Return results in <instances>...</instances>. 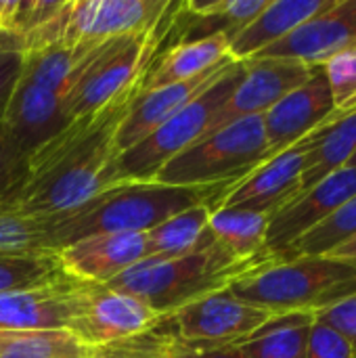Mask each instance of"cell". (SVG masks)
I'll use <instances>...</instances> for the list:
<instances>
[{
  "label": "cell",
  "instance_id": "35",
  "mask_svg": "<svg viewBox=\"0 0 356 358\" xmlns=\"http://www.w3.org/2000/svg\"><path fill=\"white\" fill-rule=\"evenodd\" d=\"M168 358H248L235 342H183L168 338Z\"/></svg>",
  "mask_w": 356,
  "mask_h": 358
},
{
  "label": "cell",
  "instance_id": "25",
  "mask_svg": "<svg viewBox=\"0 0 356 358\" xmlns=\"http://www.w3.org/2000/svg\"><path fill=\"white\" fill-rule=\"evenodd\" d=\"M210 216L212 206L201 203L164 220L162 224L145 233L147 258H174L193 252L208 229Z\"/></svg>",
  "mask_w": 356,
  "mask_h": 358
},
{
  "label": "cell",
  "instance_id": "33",
  "mask_svg": "<svg viewBox=\"0 0 356 358\" xmlns=\"http://www.w3.org/2000/svg\"><path fill=\"white\" fill-rule=\"evenodd\" d=\"M306 358H356V350L336 327L315 315L306 342Z\"/></svg>",
  "mask_w": 356,
  "mask_h": 358
},
{
  "label": "cell",
  "instance_id": "21",
  "mask_svg": "<svg viewBox=\"0 0 356 358\" xmlns=\"http://www.w3.org/2000/svg\"><path fill=\"white\" fill-rule=\"evenodd\" d=\"M227 61H231L227 38H210V40L170 46L168 50L155 55V59L147 69L141 90L145 92L153 88L180 84L187 80H195L220 67Z\"/></svg>",
  "mask_w": 356,
  "mask_h": 358
},
{
  "label": "cell",
  "instance_id": "6",
  "mask_svg": "<svg viewBox=\"0 0 356 358\" xmlns=\"http://www.w3.org/2000/svg\"><path fill=\"white\" fill-rule=\"evenodd\" d=\"M178 2H172L164 19L141 34L99 44L71 73L63 90V113L67 120L90 115L145 80L147 69L172 25Z\"/></svg>",
  "mask_w": 356,
  "mask_h": 358
},
{
  "label": "cell",
  "instance_id": "28",
  "mask_svg": "<svg viewBox=\"0 0 356 358\" xmlns=\"http://www.w3.org/2000/svg\"><path fill=\"white\" fill-rule=\"evenodd\" d=\"M84 350L86 348L67 329L21 331L6 334L0 358H84Z\"/></svg>",
  "mask_w": 356,
  "mask_h": 358
},
{
  "label": "cell",
  "instance_id": "1",
  "mask_svg": "<svg viewBox=\"0 0 356 358\" xmlns=\"http://www.w3.org/2000/svg\"><path fill=\"white\" fill-rule=\"evenodd\" d=\"M143 80L99 111L73 120L63 132L27 157V176L15 212L27 218L63 214L103 189L101 178L115 155V134Z\"/></svg>",
  "mask_w": 356,
  "mask_h": 358
},
{
  "label": "cell",
  "instance_id": "22",
  "mask_svg": "<svg viewBox=\"0 0 356 358\" xmlns=\"http://www.w3.org/2000/svg\"><path fill=\"white\" fill-rule=\"evenodd\" d=\"M271 218V212L216 208L212 210L208 222V235L239 262L262 264L269 260H277L266 254V231Z\"/></svg>",
  "mask_w": 356,
  "mask_h": 358
},
{
  "label": "cell",
  "instance_id": "18",
  "mask_svg": "<svg viewBox=\"0 0 356 358\" xmlns=\"http://www.w3.org/2000/svg\"><path fill=\"white\" fill-rule=\"evenodd\" d=\"M69 124L71 120H67L63 113L61 94L29 84L19 76V82L13 90L6 115L0 126L10 136L23 157L36 153Z\"/></svg>",
  "mask_w": 356,
  "mask_h": 358
},
{
  "label": "cell",
  "instance_id": "15",
  "mask_svg": "<svg viewBox=\"0 0 356 358\" xmlns=\"http://www.w3.org/2000/svg\"><path fill=\"white\" fill-rule=\"evenodd\" d=\"M159 319L162 317L138 298L107 285H97L88 306L69 331L84 348H97L143 336L151 331Z\"/></svg>",
  "mask_w": 356,
  "mask_h": 358
},
{
  "label": "cell",
  "instance_id": "8",
  "mask_svg": "<svg viewBox=\"0 0 356 358\" xmlns=\"http://www.w3.org/2000/svg\"><path fill=\"white\" fill-rule=\"evenodd\" d=\"M271 313L260 310L227 287L197 298L159 319L157 329L183 342H239L264 325Z\"/></svg>",
  "mask_w": 356,
  "mask_h": 358
},
{
  "label": "cell",
  "instance_id": "5",
  "mask_svg": "<svg viewBox=\"0 0 356 358\" xmlns=\"http://www.w3.org/2000/svg\"><path fill=\"white\" fill-rule=\"evenodd\" d=\"M245 73L243 61H231L189 105H185L166 124L130 149L115 153L103 172L101 185L151 182L155 174L180 151L197 143L212 126L216 113L225 107Z\"/></svg>",
  "mask_w": 356,
  "mask_h": 358
},
{
  "label": "cell",
  "instance_id": "9",
  "mask_svg": "<svg viewBox=\"0 0 356 358\" xmlns=\"http://www.w3.org/2000/svg\"><path fill=\"white\" fill-rule=\"evenodd\" d=\"M94 287L63 275L31 289L0 294V331H69L88 306Z\"/></svg>",
  "mask_w": 356,
  "mask_h": 358
},
{
  "label": "cell",
  "instance_id": "39",
  "mask_svg": "<svg viewBox=\"0 0 356 358\" xmlns=\"http://www.w3.org/2000/svg\"><path fill=\"white\" fill-rule=\"evenodd\" d=\"M4 342H6V334L0 331V355H2V350H4Z\"/></svg>",
  "mask_w": 356,
  "mask_h": 358
},
{
  "label": "cell",
  "instance_id": "16",
  "mask_svg": "<svg viewBox=\"0 0 356 358\" xmlns=\"http://www.w3.org/2000/svg\"><path fill=\"white\" fill-rule=\"evenodd\" d=\"M338 113L323 69L317 67L313 76L287 92L273 109L262 115L269 157L281 153L306 134L321 128Z\"/></svg>",
  "mask_w": 356,
  "mask_h": 358
},
{
  "label": "cell",
  "instance_id": "7",
  "mask_svg": "<svg viewBox=\"0 0 356 358\" xmlns=\"http://www.w3.org/2000/svg\"><path fill=\"white\" fill-rule=\"evenodd\" d=\"M269 157L262 115L243 117L172 157L151 182L168 187H233Z\"/></svg>",
  "mask_w": 356,
  "mask_h": 358
},
{
  "label": "cell",
  "instance_id": "37",
  "mask_svg": "<svg viewBox=\"0 0 356 358\" xmlns=\"http://www.w3.org/2000/svg\"><path fill=\"white\" fill-rule=\"evenodd\" d=\"M329 258H336V260H342L346 264H350L353 268H356V237L350 239L348 243H344L342 248H338L334 254H329Z\"/></svg>",
  "mask_w": 356,
  "mask_h": 358
},
{
  "label": "cell",
  "instance_id": "29",
  "mask_svg": "<svg viewBox=\"0 0 356 358\" xmlns=\"http://www.w3.org/2000/svg\"><path fill=\"white\" fill-rule=\"evenodd\" d=\"M69 0H0V34L19 42L57 19Z\"/></svg>",
  "mask_w": 356,
  "mask_h": 358
},
{
  "label": "cell",
  "instance_id": "24",
  "mask_svg": "<svg viewBox=\"0 0 356 358\" xmlns=\"http://www.w3.org/2000/svg\"><path fill=\"white\" fill-rule=\"evenodd\" d=\"M356 151V105L350 109L338 111L319 132L302 176L300 193L311 189L315 182L327 174L346 166V162Z\"/></svg>",
  "mask_w": 356,
  "mask_h": 358
},
{
  "label": "cell",
  "instance_id": "19",
  "mask_svg": "<svg viewBox=\"0 0 356 358\" xmlns=\"http://www.w3.org/2000/svg\"><path fill=\"white\" fill-rule=\"evenodd\" d=\"M235 61V59H231ZM231 61L222 63L220 67L180 84L153 88V90H141L134 103L130 105L124 122L118 128L115 134V153H122L130 149L132 145L147 138L153 130H157L162 124H166L172 115H176L185 105H189Z\"/></svg>",
  "mask_w": 356,
  "mask_h": 358
},
{
  "label": "cell",
  "instance_id": "2",
  "mask_svg": "<svg viewBox=\"0 0 356 358\" xmlns=\"http://www.w3.org/2000/svg\"><path fill=\"white\" fill-rule=\"evenodd\" d=\"M231 187H168L157 182H120L105 187L84 203L40 218V250L61 252L63 248L92 235L149 233L164 220L193 206H214Z\"/></svg>",
  "mask_w": 356,
  "mask_h": 358
},
{
  "label": "cell",
  "instance_id": "30",
  "mask_svg": "<svg viewBox=\"0 0 356 358\" xmlns=\"http://www.w3.org/2000/svg\"><path fill=\"white\" fill-rule=\"evenodd\" d=\"M338 111L356 105V46H350L321 65Z\"/></svg>",
  "mask_w": 356,
  "mask_h": 358
},
{
  "label": "cell",
  "instance_id": "38",
  "mask_svg": "<svg viewBox=\"0 0 356 358\" xmlns=\"http://www.w3.org/2000/svg\"><path fill=\"white\" fill-rule=\"evenodd\" d=\"M344 168H356V151L353 153V157H350V159L346 162V166H344Z\"/></svg>",
  "mask_w": 356,
  "mask_h": 358
},
{
  "label": "cell",
  "instance_id": "13",
  "mask_svg": "<svg viewBox=\"0 0 356 358\" xmlns=\"http://www.w3.org/2000/svg\"><path fill=\"white\" fill-rule=\"evenodd\" d=\"M356 193V168H340L281 206L266 231V254L281 260L287 248L329 218Z\"/></svg>",
  "mask_w": 356,
  "mask_h": 358
},
{
  "label": "cell",
  "instance_id": "32",
  "mask_svg": "<svg viewBox=\"0 0 356 358\" xmlns=\"http://www.w3.org/2000/svg\"><path fill=\"white\" fill-rule=\"evenodd\" d=\"M23 59H25V50L21 42L13 36L0 34V124L6 115L13 90L19 82Z\"/></svg>",
  "mask_w": 356,
  "mask_h": 358
},
{
  "label": "cell",
  "instance_id": "31",
  "mask_svg": "<svg viewBox=\"0 0 356 358\" xmlns=\"http://www.w3.org/2000/svg\"><path fill=\"white\" fill-rule=\"evenodd\" d=\"M84 358H168V336L155 325L143 336L86 348Z\"/></svg>",
  "mask_w": 356,
  "mask_h": 358
},
{
  "label": "cell",
  "instance_id": "20",
  "mask_svg": "<svg viewBox=\"0 0 356 358\" xmlns=\"http://www.w3.org/2000/svg\"><path fill=\"white\" fill-rule=\"evenodd\" d=\"M329 4L332 0H269L266 6L229 42L231 59L248 61L256 57Z\"/></svg>",
  "mask_w": 356,
  "mask_h": 358
},
{
  "label": "cell",
  "instance_id": "14",
  "mask_svg": "<svg viewBox=\"0 0 356 358\" xmlns=\"http://www.w3.org/2000/svg\"><path fill=\"white\" fill-rule=\"evenodd\" d=\"M350 46H356V0H332L327 8L306 19L256 57L294 59L308 67H321Z\"/></svg>",
  "mask_w": 356,
  "mask_h": 358
},
{
  "label": "cell",
  "instance_id": "11",
  "mask_svg": "<svg viewBox=\"0 0 356 358\" xmlns=\"http://www.w3.org/2000/svg\"><path fill=\"white\" fill-rule=\"evenodd\" d=\"M170 0H71L63 29L65 44H103L155 27Z\"/></svg>",
  "mask_w": 356,
  "mask_h": 358
},
{
  "label": "cell",
  "instance_id": "12",
  "mask_svg": "<svg viewBox=\"0 0 356 358\" xmlns=\"http://www.w3.org/2000/svg\"><path fill=\"white\" fill-rule=\"evenodd\" d=\"M243 65H245V73L241 82L237 84L225 107L216 113L212 126L204 136L237 120L264 115L287 92L304 84L317 69L294 59H264V57L248 59L243 61Z\"/></svg>",
  "mask_w": 356,
  "mask_h": 358
},
{
  "label": "cell",
  "instance_id": "27",
  "mask_svg": "<svg viewBox=\"0 0 356 358\" xmlns=\"http://www.w3.org/2000/svg\"><path fill=\"white\" fill-rule=\"evenodd\" d=\"M59 256L42 254H0V294L31 289L63 277Z\"/></svg>",
  "mask_w": 356,
  "mask_h": 358
},
{
  "label": "cell",
  "instance_id": "34",
  "mask_svg": "<svg viewBox=\"0 0 356 358\" xmlns=\"http://www.w3.org/2000/svg\"><path fill=\"white\" fill-rule=\"evenodd\" d=\"M27 176V157L15 147L10 136L0 126V195L10 191Z\"/></svg>",
  "mask_w": 356,
  "mask_h": 358
},
{
  "label": "cell",
  "instance_id": "4",
  "mask_svg": "<svg viewBox=\"0 0 356 358\" xmlns=\"http://www.w3.org/2000/svg\"><path fill=\"white\" fill-rule=\"evenodd\" d=\"M254 266L258 264H245L231 256L206 229L193 252L174 258H145L107 287L130 294L166 317L197 298L229 287L233 279Z\"/></svg>",
  "mask_w": 356,
  "mask_h": 358
},
{
  "label": "cell",
  "instance_id": "23",
  "mask_svg": "<svg viewBox=\"0 0 356 358\" xmlns=\"http://www.w3.org/2000/svg\"><path fill=\"white\" fill-rule=\"evenodd\" d=\"M315 315H275L235 346L248 358H306V342Z\"/></svg>",
  "mask_w": 356,
  "mask_h": 358
},
{
  "label": "cell",
  "instance_id": "10",
  "mask_svg": "<svg viewBox=\"0 0 356 358\" xmlns=\"http://www.w3.org/2000/svg\"><path fill=\"white\" fill-rule=\"evenodd\" d=\"M323 126L306 134L302 141L294 143L292 147L283 149L281 153L266 157L256 170H252L248 176L235 182L227 191V195L214 206V210L216 208H243V210H258V212L275 214L281 206L292 201L300 193L308 153L319 132L323 130Z\"/></svg>",
  "mask_w": 356,
  "mask_h": 358
},
{
  "label": "cell",
  "instance_id": "3",
  "mask_svg": "<svg viewBox=\"0 0 356 358\" xmlns=\"http://www.w3.org/2000/svg\"><path fill=\"white\" fill-rule=\"evenodd\" d=\"M227 289L271 315H319L356 294V268L329 256L269 260L233 279Z\"/></svg>",
  "mask_w": 356,
  "mask_h": 358
},
{
  "label": "cell",
  "instance_id": "36",
  "mask_svg": "<svg viewBox=\"0 0 356 358\" xmlns=\"http://www.w3.org/2000/svg\"><path fill=\"white\" fill-rule=\"evenodd\" d=\"M317 317L323 319L325 323H329L332 327H336L356 350V294L338 302L336 306L319 313Z\"/></svg>",
  "mask_w": 356,
  "mask_h": 358
},
{
  "label": "cell",
  "instance_id": "26",
  "mask_svg": "<svg viewBox=\"0 0 356 358\" xmlns=\"http://www.w3.org/2000/svg\"><path fill=\"white\" fill-rule=\"evenodd\" d=\"M356 237V193L350 195L329 218L311 229L298 241H294L283 258L298 256H329L344 243ZM281 258V260H283Z\"/></svg>",
  "mask_w": 356,
  "mask_h": 358
},
{
  "label": "cell",
  "instance_id": "17",
  "mask_svg": "<svg viewBox=\"0 0 356 358\" xmlns=\"http://www.w3.org/2000/svg\"><path fill=\"white\" fill-rule=\"evenodd\" d=\"M57 256L65 275L92 285H107L147 258L145 233L92 235L63 248Z\"/></svg>",
  "mask_w": 356,
  "mask_h": 358
}]
</instances>
